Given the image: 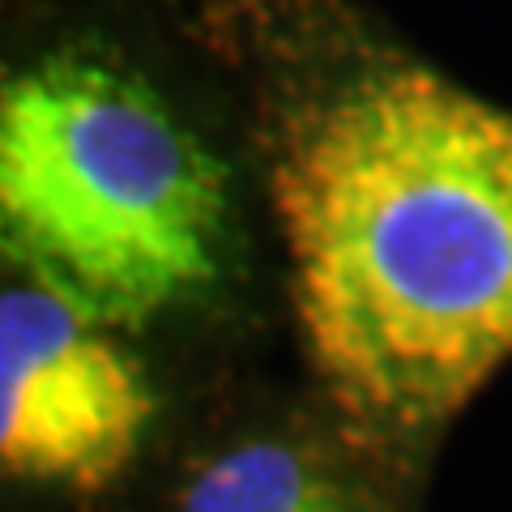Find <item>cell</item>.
Listing matches in <instances>:
<instances>
[{
    "label": "cell",
    "mask_w": 512,
    "mask_h": 512,
    "mask_svg": "<svg viewBox=\"0 0 512 512\" xmlns=\"http://www.w3.org/2000/svg\"><path fill=\"white\" fill-rule=\"evenodd\" d=\"M158 389L120 325L9 269L0 291V466L9 483L103 495L137 466Z\"/></svg>",
    "instance_id": "3957f363"
},
{
    "label": "cell",
    "mask_w": 512,
    "mask_h": 512,
    "mask_svg": "<svg viewBox=\"0 0 512 512\" xmlns=\"http://www.w3.org/2000/svg\"><path fill=\"white\" fill-rule=\"evenodd\" d=\"M0 244L111 325H154L227 286L231 171L120 52L47 47L0 90Z\"/></svg>",
    "instance_id": "7a4b0ae2"
},
{
    "label": "cell",
    "mask_w": 512,
    "mask_h": 512,
    "mask_svg": "<svg viewBox=\"0 0 512 512\" xmlns=\"http://www.w3.org/2000/svg\"><path fill=\"white\" fill-rule=\"evenodd\" d=\"M299 346L389 470L512 359V111L342 0H231Z\"/></svg>",
    "instance_id": "6da1fadb"
},
{
    "label": "cell",
    "mask_w": 512,
    "mask_h": 512,
    "mask_svg": "<svg viewBox=\"0 0 512 512\" xmlns=\"http://www.w3.org/2000/svg\"><path fill=\"white\" fill-rule=\"evenodd\" d=\"M372 453L329 427L239 431L180 470L171 512H402Z\"/></svg>",
    "instance_id": "277c9868"
}]
</instances>
